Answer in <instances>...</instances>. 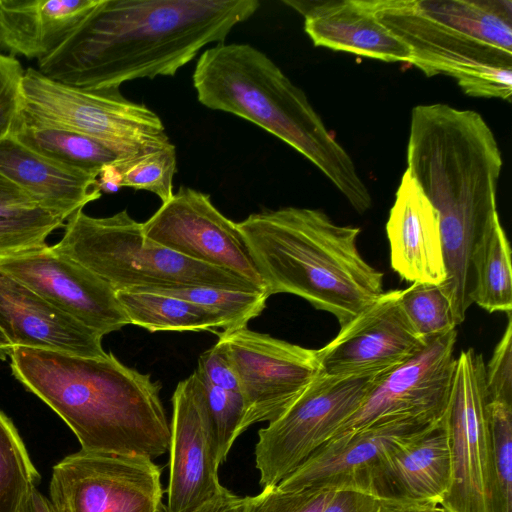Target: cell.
<instances>
[{"mask_svg":"<svg viewBox=\"0 0 512 512\" xmlns=\"http://www.w3.org/2000/svg\"><path fill=\"white\" fill-rule=\"evenodd\" d=\"M259 6L257 0H100L55 52L37 61V70L83 90L174 76Z\"/></svg>","mask_w":512,"mask_h":512,"instance_id":"1","label":"cell"},{"mask_svg":"<svg viewBox=\"0 0 512 512\" xmlns=\"http://www.w3.org/2000/svg\"><path fill=\"white\" fill-rule=\"evenodd\" d=\"M410 120L406 170L437 212L446 271L439 285L459 325L472 304L473 251L499 219L501 150L474 110L417 105Z\"/></svg>","mask_w":512,"mask_h":512,"instance_id":"2","label":"cell"},{"mask_svg":"<svg viewBox=\"0 0 512 512\" xmlns=\"http://www.w3.org/2000/svg\"><path fill=\"white\" fill-rule=\"evenodd\" d=\"M10 360L15 378L68 425L81 450L152 460L168 452L161 383L149 373L112 352L87 357L19 347Z\"/></svg>","mask_w":512,"mask_h":512,"instance_id":"3","label":"cell"},{"mask_svg":"<svg viewBox=\"0 0 512 512\" xmlns=\"http://www.w3.org/2000/svg\"><path fill=\"white\" fill-rule=\"evenodd\" d=\"M270 297L299 296L346 326L384 292L383 273L360 254V229L318 209L283 207L236 223Z\"/></svg>","mask_w":512,"mask_h":512,"instance_id":"4","label":"cell"},{"mask_svg":"<svg viewBox=\"0 0 512 512\" xmlns=\"http://www.w3.org/2000/svg\"><path fill=\"white\" fill-rule=\"evenodd\" d=\"M198 101L271 133L312 162L360 214L372 198L356 166L302 89L262 51L219 43L199 56L193 75Z\"/></svg>","mask_w":512,"mask_h":512,"instance_id":"5","label":"cell"},{"mask_svg":"<svg viewBox=\"0 0 512 512\" xmlns=\"http://www.w3.org/2000/svg\"><path fill=\"white\" fill-rule=\"evenodd\" d=\"M52 246L116 292L183 286L265 292L233 272L191 260L151 240L143 233L142 223L125 209L108 217H92L78 210L67 219L62 238Z\"/></svg>","mask_w":512,"mask_h":512,"instance_id":"6","label":"cell"},{"mask_svg":"<svg viewBox=\"0 0 512 512\" xmlns=\"http://www.w3.org/2000/svg\"><path fill=\"white\" fill-rule=\"evenodd\" d=\"M372 2L377 20L409 47L410 64L426 76H450L468 96L511 101L512 51L427 17L415 0Z\"/></svg>","mask_w":512,"mask_h":512,"instance_id":"7","label":"cell"},{"mask_svg":"<svg viewBox=\"0 0 512 512\" xmlns=\"http://www.w3.org/2000/svg\"><path fill=\"white\" fill-rule=\"evenodd\" d=\"M22 96L29 115L91 137L120 158L171 142L157 113L124 97L120 88L78 89L27 68Z\"/></svg>","mask_w":512,"mask_h":512,"instance_id":"8","label":"cell"},{"mask_svg":"<svg viewBox=\"0 0 512 512\" xmlns=\"http://www.w3.org/2000/svg\"><path fill=\"white\" fill-rule=\"evenodd\" d=\"M381 374L342 378L319 374L258 431L254 455L260 484L278 485L299 467L358 409Z\"/></svg>","mask_w":512,"mask_h":512,"instance_id":"9","label":"cell"},{"mask_svg":"<svg viewBox=\"0 0 512 512\" xmlns=\"http://www.w3.org/2000/svg\"><path fill=\"white\" fill-rule=\"evenodd\" d=\"M485 363L474 349L456 357L446 427L451 483L444 512H493V470Z\"/></svg>","mask_w":512,"mask_h":512,"instance_id":"10","label":"cell"},{"mask_svg":"<svg viewBox=\"0 0 512 512\" xmlns=\"http://www.w3.org/2000/svg\"><path fill=\"white\" fill-rule=\"evenodd\" d=\"M162 468L152 459L80 450L52 469L56 512H158Z\"/></svg>","mask_w":512,"mask_h":512,"instance_id":"11","label":"cell"},{"mask_svg":"<svg viewBox=\"0 0 512 512\" xmlns=\"http://www.w3.org/2000/svg\"><path fill=\"white\" fill-rule=\"evenodd\" d=\"M237 375L247 430L284 412L320 374L317 349L250 330L247 326L219 333Z\"/></svg>","mask_w":512,"mask_h":512,"instance_id":"12","label":"cell"},{"mask_svg":"<svg viewBox=\"0 0 512 512\" xmlns=\"http://www.w3.org/2000/svg\"><path fill=\"white\" fill-rule=\"evenodd\" d=\"M456 340L454 329L382 373L358 409L329 439L390 419L442 417L447 410L456 365Z\"/></svg>","mask_w":512,"mask_h":512,"instance_id":"13","label":"cell"},{"mask_svg":"<svg viewBox=\"0 0 512 512\" xmlns=\"http://www.w3.org/2000/svg\"><path fill=\"white\" fill-rule=\"evenodd\" d=\"M142 230L177 254L233 272L265 291L236 223L224 216L206 193L180 187L142 223Z\"/></svg>","mask_w":512,"mask_h":512,"instance_id":"14","label":"cell"},{"mask_svg":"<svg viewBox=\"0 0 512 512\" xmlns=\"http://www.w3.org/2000/svg\"><path fill=\"white\" fill-rule=\"evenodd\" d=\"M172 404L166 506L194 512L224 488L217 436L195 372L178 383Z\"/></svg>","mask_w":512,"mask_h":512,"instance_id":"15","label":"cell"},{"mask_svg":"<svg viewBox=\"0 0 512 512\" xmlns=\"http://www.w3.org/2000/svg\"><path fill=\"white\" fill-rule=\"evenodd\" d=\"M0 269L102 337L130 324L117 292L53 246L1 258Z\"/></svg>","mask_w":512,"mask_h":512,"instance_id":"16","label":"cell"},{"mask_svg":"<svg viewBox=\"0 0 512 512\" xmlns=\"http://www.w3.org/2000/svg\"><path fill=\"white\" fill-rule=\"evenodd\" d=\"M400 290L383 292L324 347L317 349L320 374L357 377L389 371L427 343L415 332L400 302Z\"/></svg>","mask_w":512,"mask_h":512,"instance_id":"17","label":"cell"},{"mask_svg":"<svg viewBox=\"0 0 512 512\" xmlns=\"http://www.w3.org/2000/svg\"><path fill=\"white\" fill-rule=\"evenodd\" d=\"M451 483L445 414L420 434L386 453L370 470L364 493L382 512L437 507Z\"/></svg>","mask_w":512,"mask_h":512,"instance_id":"18","label":"cell"},{"mask_svg":"<svg viewBox=\"0 0 512 512\" xmlns=\"http://www.w3.org/2000/svg\"><path fill=\"white\" fill-rule=\"evenodd\" d=\"M440 418L404 417L329 439L277 486L285 491L325 489L364 493L371 468L390 450Z\"/></svg>","mask_w":512,"mask_h":512,"instance_id":"19","label":"cell"},{"mask_svg":"<svg viewBox=\"0 0 512 512\" xmlns=\"http://www.w3.org/2000/svg\"><path fill=\"white\" fill-rule=\"evenodd\" d=\"M0 329L15 348L102 357V336L0 269Z\"/></svg>","mask_w":512,"mask_h":512,"instance_id":"20","label":"cell"},{"mask_svg":"<svg viewBox=\"0 0 512 512\" xmlns=\"http://www.w3.org/2000/svg\"><path fill=\"white\" fill-rule=\"evenodd\" d=\"M392 269L404 280L442 284L446 279L436 210L406 170L386 223Z\"/></svg>","mask_w":512,"mask_h":512,"instance_id":"21","label":"cell"},{"mask_svg":"<svg viewBox=\"0 0 512 512\" xmlns=\"http://www.w3.org/2000/svg\"><path fill=\"white\" fill-rule=\"evenodd\" d=\"M283 2L303 15L315 46L385 62L412 61L409 47L377 20L372 0Z\"/></svg>","mask_w":512,"mask_h":512,"instance_id":"22","label":"cell"},{"mask_svg":"<svg viewBox=\"0 0 512 512\" xmlns=\"http://www.w3.org/2000/svg\"><path fill=\"white\" fill-rule=\"evenodd\" d=\"M0 174L64 220L102 195L97 175L42 156L11 135L0 141Z\"/></svg>","mask_w":512,"mask_h":512,"instance_id":"23","label":"cell"},{"mask_svg":"<svg viewBox=\"0 0 512 512\" xmlns=\"http://www.w3.org/2000/svg\"><path fill=\"white\" fill-rule=\"evenodd\" d=\"M100 0H0V47L40 61L55 52Z\"/></svg>","mask_w":512,"mask_h":512,"instance_id":"24","label":"cell"},{"mask_svg":"<svg viewBox=\"0 0 512 512\" xmlns=\"http://www.w3.org/2000/svg\"><path fill=\"white\" fill-rule=\"evenodd\" d=\"M11 136L42 156L97 176L104 168L121 159L99 141L66 127L37 119L23 109Z\"/></svg>","mask_w":512,"mask_h":512,"instance_id":"25","label":"cell"},{"mask_svg":"<svg viewBox=\"0 0 512 512\" xmlns=\"http://www.w3.org/2000/svg\"><path fill=\"white\" fill-rule=\"evenodd\" d=\"M64 222L0 174V259L46 246Z\"/></svg>","mask_w":512,"mask_h":512,"instance_id":"26","label":"cell"},{"mask_svg":"<svg viewBox=\"0 0 512 512\" xmlns=\"http://www.w3.org/2000/svg\"><path fill=\"white\" fill-rule=\"evenodd\" d=\"M130 324L158 331L227 330L218 313L185 299L151 292H117Z\"/></svg>","mask_w":512,"mask_h":512,"instance_id":"27","label":"cell"},{"mask_svg":"<svg viewBox=\"0 0 512 512\" xmlns=\"http://www.w3.org/2000/svg\"><path fill=\"white\" fill-rule=\"evenodd\" d=\"M472 268V303L490 313H511V248L500 219L487 228L477 243L473 251Z\"/></svg>","mask_w":512,"mask_h":512,"instance_id":"28","label":"cell"},{"mask_svg":"<svg viewBox=\"0 0 512 512\" xmlns=\"http://www.w3.org/2000/svg\"><path fill=\"white\" fill-rule=\"evenodd\" d=\"M40 481L18 430L0 410V512H18Z\"/></svg>","mask_w":512,"mask_h":512,"instance_id":"29","label":"cell"},{"mask_svg":"<svg viewBox=\"0 0 512 512\" xmlns=\"http://www.w3.org/2000/svg\"><path fill=\"white\" fill-rule=\"evenodd\" d=\"M118 186L145 190L162 203L174 194L173 179L177 171L176 149L172 142L121 158L113 165Z\"/></svg>","mask_w":512,"mask_h":512,"instance_id":"30","label":"cell"},{"mask_svg":"<svg viewBox=\"0 0 512 512\" xmlns=\"http://www.w3.org/2000/svg\"><path fill=\"white\" fill-rule=\"evenodd\" d=\"M141 292L179 297L214 311L226 321L227 330L247 326L250 320L262 313L269 298L265 292L231 290L212 286L158 288Z\"/></svg>","mask_w":512,"mask_h":512,"instance_id":"31","label":"cell"},{"mask_svg":"<svg viewBox=\"0 0 512 512\" xmlns=\"http://www.w3.org/2000/svg\"><path fill=\"white\" fill-rule=\"evenodd\" d=\"M399 302L413 329L426 343L456 329L450 301L439 284L412 283L400 290Z\"/></svg>","mask_w":512,"mask_h":512,"instance_id":"32","label":"cell"},{"mask_svg":"<svg viewBox=\"0 0 512 512\" xmlns=\"http://www.w3.org/2000/svg\"><path fill=\"white\" fill-rule=\"evenodd\" d=\"M493 470V512H512V401H487Z\"/></svg>","mask_w":512,"mask_h":512,"instance_id":"33","label":"cell"},{"mask_svg":"<svg viewBox=\"0 0 512 512\" xmlns=\"http://www.w3.org/2000/svg\"><path fill=\"white\" fill-rule=\"evenodd\" d=\"M205 404L212 420L223 463L236 439L246 431L244 427L246 406L241 392L229 391L214 386L201 377L196 370Z\"/></svg>","mask_w":512,"mask_h":512,"instance_id":"34","label":"cell"},{"mask_svg":"<svg viewBox=\"0 0 512 512\" xmlns=\"http://www.w3.org/2000/svg\"><path fill=\"white\" fill-rule=\"evenodd\" d=\"M334 491L304 489L285 491L265 486L255 496L243 498V512H322Z\"/></svg>","mask_w":512,"mask_h":512,"instance_id":"35","label":"cell"},{"mask_svg":"<svg viewBox=\"0 0 512 512\" xmlns=\"http://www.w3.org/2000/svg\"><path fill=\"white\" fill-rule=\"evenodd\" d=\"M24 72L18 59L0 53V141L11 135L21 113Z\"/></svg>","mask_w":512,"mask_h":512,"instance_id":"36","label":"cell"},{"mask_svg":"<svg viewBox=\"0 0 512 512\" xmlns=\"http://www.w3.org/2000/svg\"><path fill=\"white\" fill-rule=\"evenodd\" d=\"M507 325L492 357L485 365V383L489 400L512 401V318L507 314Z\"/></svg>","mask_w":512,"mask_h":512,"instance_id":"37","label":"cell"},{"mask_svg":"<svg viewBox=\"0 0 512 512\" xmlns=\"http://www.w3.org/2000/svg\"><path fill=\"white\" fill-rule=\"evenodd\" d=\"M196 372L210 384L219 388L240 392L234 371L224 344L217 340L215 345L203 352L198 359Z\"/></svg>","mask_w":512,"mask_h":512,"instance_id":"38","label":"cell"},{"mask_svg":"<svg viewBox=\"0 0 512 512\" xmlns=\"http://www.w3.org/2000/svg\"><path fill=\"white\" fill-rule=\"evenodd\" d=\"M322 512H382L372 496L352 490L334 491Z\"/></svg>","mask_w":512,"mask_h":512,"instance_id":"39","label":"cell"},{"mask_svg":"<svg viewBox=\"0 0 512 512\" xmlns=\"http://www.w3.org/2000/svg\"><path fill=\"white\" fill-rule=\"evenodd\" d=\"M194 512H243V498L227 488Z\"/></svg>","mask_w":512,"mask_h":512,"instance_id":"40","label":"cell"},{"mask_svg":"<svg viewBox=\"0 0 512 512\" xmlns=\"http://www.w3.org/2000/svg\"><path fill=\"white\" fill-rule=\"evenodd\" d=\"M18 512H56L51 500L34 488Z\"/></svg>","mask_w":512,"mask_h":512,"instance_id":"41","label":"cell"},{"mask_svg":"<svg viewBox=\"0 0 512 512\" xmlns=\"http://www.w3.org/2000/svg\"><path fill=\"white\" fill-rule=\"evenodd\" d=\"M14 351V346L0 329V359L5 360Z\"/></svg>","mask_w":512,"mask_h":512,"instance_id":"42","label":"cell"},{"mask_svg":"<svg viewBox=\"0 0 512 512\" xmlns=\"http://www.w3.org/2000/svg\"><path fill=\"white\" fill-rule=\"evenodd\" d=\"M413 512H444L441 507H434V508H428V509H422V510H418V511H413Z\"/></svg>","mask_w":512,"mask_h":512,"instance_id":"43","label":"cell"},{"mask_svg":"<svg viewBox=\"0 0 512 512\" xmlns=\"http://www.w3.org/2000/svg\"><path fill=\"white\" fill-rule=\"evenodd\" d=\"M158 512H169L166 504H162L158 510Z\"/></svg>","mask_w":512,"mask_h":512,"instance_id":"44","label":"cell"}]
</instances>
